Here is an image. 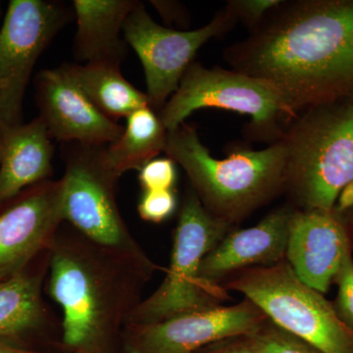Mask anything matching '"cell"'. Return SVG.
I'll return each mask as SVG.
<instances>
[{
	"mask_svg": "<svg viewBox=\"0 0 353 353\" xmlns=\"http://www.w3.org/2000/svg\"><path fill=\"white\" fill-rule=\"evenodd\" d=\"M243 294L281 328L323 353H353V329L341 321L333 303L303 284L287 260L234 274L222 284Z\"/></svg>",
	"mask_w": 353,
	"mask_h": 353,
	"instance_id": "obj_7",
	"label": "cell"
},
{
	"mask_svg": "<svg viewBox=\"0 0 353 353\" xmlns=\"http://www.w3.org/2000/svg\"><path fill=\"white\" fill-rule=\"evenodd\" d=\"M334 209L353 238V183L343 190Z\"/></svg>",
	"mask_w": 353,
	"mask_h": 353,
	"instance_id": "obj_27",
	"label": "cell"
},
{
	"mask_svg": "<svg viewBox=\"0 0 353 353\" xmlns=\"http://www.w3.org/2000/svg\"><path fill=\"white\" fill-rule=\"evenodd\" d=\"M243 338L256 353H323L269 318Z\"/></svg>",
	"mask_w": 353,
	"mask_h": 353,
	"instance_id": "obj_21",
	"label": "cell"
},
{
	"mask_svg": "<svg viewBox=\"0 0 353 353\" xmlns=\"http://www.w3.org/2000/svg\"><path fill=\"white\" fill-rule=\"evenodd\" d=\"M152 6L159 11L165 20L176 21L180 23L183 19L182 6L176 2L152 1Z\"/></svg>",
	"mask_w": 353,
	"mask_h": 353,
	"instance_id": "obj_28",
	"label": "cell"
},
{
	"mask_svg": "<svg viewBox=\"0 0 353 353\" xmlns=\"http://www.w3.org/2000/svg\"><path fill=\"white\" fill-rule=\"evenodd\" d=\"M73 15L61 2H9L0 27V127L24 123L23 103L34 65Z\"/></svg>",
	"mask_w": 353,
	"mask_h": 353,
	"instance_id": "obj_9",
	"label": "cell"
},
{
	"mask_svg": "<svg viewBox=\"0 0 353 353\" xmlns=\"http://www.w3.org/2000/svg\"><path fill=\"white\" fill-rule=\"evenodd\" d=\"M178 201L175 190L143 192L138 204L141 219L152 223H162L175 213Z\"/></svg>",
	"mask_w": 353,
	"mask_h": 353,
	"instance_id": "obj_23",
	"label": "cell"
},
{
	"mask_svg": "<svg viewBox=\"0 0 353 353\" xmlns=\"http://www.w3.org/2000/svg\"><path fill=\"white\" fill-rule=\"evenodd\" d=\"M63 223L60 179L32 185L0 203V282L50 250Z\"/></svg>",
	"mask_w": 353,
	"mask_h": 353,
	"instance_id": "obj_12",
	"label": "cell"
},
{
	"mask_svg": "<svg viewBox=\"0 0 353 353\" xmlns=\"http://www.w3.org/2000/svg\"><path fill=\"white\" fill-rule=\"evenodd\" d=\"M69 75L95 108L112 121L150 108L145 92L134 88L112 64H63Z\"/></svg>",
	"mask_w": 353,
	"mask_h": 353,
	"instance_id": "obj_19",
	"label": "cell"
},
{
	"mask_svg": "<svg viewBox=\"0 0 353 353\" xmlns=\"http://www.w3.org/2000/svg\"><path fill=\"white\" fill-rule=\"evenodd\" d=\"M143 192L174 190L176 182V164L171 158H155L139 171Z\"/></svg>",
	"mask_w": 353,
	"mask_h": 353,
	"instance_id": "obj_22",
	"label": "cell"
},
{
	"mask_svg": "<svg viewBox=\"0 0 353 353\" xmlns=\"http://www.w3.org/2000/svg\"><path fill=\"white\" fill-rule=\"evenodd\" d=\"M197 353H256L252 350L245 341L243 336H234V338L226 339L216 341L212 345L202 348Z\"/></svg>",
	"mask_w": 353,
	"mask_h": 353,
	"instance_id": "obj_26",
	"label": "cell"
},
{
	"mask_svg": "<svg viewBox=\"0 0 353 353\" xmlns=\"http://www.w3.org/2000/svg\"><path fill=\"white\" fill-rule=\"evenodd\" d=\"M202 108H220L252 117L248 136L270 145L284 138L297 117L269 83L234 70L209 69L194 61L183 76L175 94L160 110L167 131L176 129Z\"/></svg>",
	"mask_w": 353,
	"mask_h": 353,
	"instance_id": "obj_6",
	"label": "cell"
},
{
	"mask_svg": "<svg viewBox=\"0 0 353 353\" xmlns=\"http://www.w3.org/2000/svg\"><path fill=\"white\" fill-rule=\"evenodd\" d=\"M234 227L209 214L192 188L183 199L174 232L170 266L162 284L143 299L127 325H150L176 316L224 305L229 301L222 285L201 277L202 260Z\"/></svg>",
	"mask_w": 353,
	"mask_h": 353,
	"instance_id": "obj_5",
	"label": "cell"
},
{
	"mask_svg": "<svg viewBox=\"0 0 353 353\" xmlns=\"http://www.w3.org/2000/svg\"><path fill=\"white\" fill-rule=\"evenodd\" d=\"M39 117L52 139L63 143L108 145L125 127L109 119L83 94L64 65L43 70L34 78Z\"/></svg>",
	"mask_w": 353,
	"mask_h": 353,
	"instance_id": "obj_13",
	"label": "cell"
},
{
	"mask_svg": "<svg viewBox=\"0 0 353 353\" xmlns=\"http://www.w3.org/2000/svg\"><path fill=\"white\" fill-rule=\"evenodd\" d=\"M238 22L226 4L208 25L194 31H176L155 22L139 1L128 16L123 37L143 64L145 94L153 110L159 113L175 94L199 48L211 39L226 34Z\"/></svg>",
	"mask_w": 353,
	"mask_h": 353,
	"instance_id": "obj_10",
	"label": "cell"
},
{
	"mask_svg": "<svg viewBox=\"0 0 353 353\" xmlns=\"http://www.w3.org/2000/svg\"><path fill=\"white\" fill-rule=\"evenodd\" d=\"M106 145L64 143L62 183L64 222L90 240L137 257H146L118 206V181L104 150Z\"/></svg>",
	"mask_w": 353,
	"mask_h": 353,
	"instance_id": "obj_8",
	"label": "cell"
},
{
	"mask_svg": "<svg viewBox=\"0 0 353 353\" xmlns=\"http://www.w3.org/2000/svg\"><path fill=\"white\" fill-rule=\"evenodd\" d=\"M69 353H88V352H69Z\"/></svg>",
	"mask_w": 353,
	"mask_h": 353,
	"instance_id": "obj_31",
	"label": "cell"
},
{
	"mask_svg": "<svg viewBox=\"0 0 353 353\" xmlns=\"http://www.w3.org/2000/svg\"><path fill=\"white\" fill-rule=\"evenodd\" d=\"M137 0H75L77 19L74 57L83 64L120 66L126 59L128 44L123 28Z\"/></svg>",
	"mask_w": 353,
	"mask_h": 353,
	"instance_id": "obj_18",
	"label": "cell"
},
{
	"mask_svg": "<svg viewBox=\"0 0 353 353\" xmlns=\"http://www.w3.org/2000/svg\"><path fill=\"white\" fill-rule=\"evenodd\" d=\"M168 131L159 114L152 108L139 109L127 118L121 138L105 146L104 154L118 175L141 170L148 162L165 152Z\"/></svg>",
	"mask_w": 353,
	"mask_h": 353,
	"instance_id": "obj_20",
	"label": "cell"
},
{
	"mask_svg": "<svg viewBox=\"0 0 353 353\" xmlns=\"http://www.w3.org/2000/svg\"><path fill=\"white\" fill-rule=\"evenodd\" d=\"M350 252L353 238L334 208L294 210L285 260L303 284L328 292Z\"/></svg>",
	"mask_w": 353,
	"mask_h": 353,
	"instance_id": "obj_14",
	"label": "cell"
},
{
	"mask_svg": "<svg viewBox=\"0 0 353 353\" xmlns=\"http://www.w3.org/2000/svg\"><path fill=\"white\" fill-rule=\"evenodd\" d=\"M0 353H43L34 352V350H27L17 347V345H11L6 341H0Z\"/></svg>",
	"mask_w": 353,
	"mask_h": 353,
	"instance_id": "obj_29",
	"label": "cell"
},
{
	"mask_svg": "<svg viewBox=\"0 0 353 353\" xmlns=\"http://www.w3.org/2000/svg\"><path fill=\"white\" fill-rule=\"evenodd\" d=\"M268 319L245 299L233 305H220L176 316L150 325H127L123 333L126 353H197L209 345L252 333Z\"/></svg>",
	"mask_w": 353,
	"mask_h": 353,
	"instance_id": "obj_11",
	"label": "cell"
},
{
	"mask_svg": "<svg viewBox=\"0 0 353 353\" xmlns=\"http://www.w3.org/2000/svg\"><path fill=\"white\" fill-rule=\"evenodd\" d=\"M281 0H230L227 6L252 31Z\"/></svg>",
	"mask_w": 353,
	"mask_h": 353,
	"instance_id": "obj_25",
	"label": "cell"
},
{
	"mask_svg": "<svg viewBox=\"0 0 353 353\" xmlns=\"http://www.w3.org/2000/svg\"><path fill=\"white\" fill-rule=\"evenodd\" d=\"M224 60L272 85L296 115L352 97L353 0L281 1Z\"/></svg>",
	"mask_w": 353,
	"mask_h": 353,
	"instance_id": "obj_1",
	"label": "cell"
},
{
	"mask_svg": "<svg viewBox=\"0 0 353 353\" xmlns=\"http://www.w3.org/2000/svg\"><path fill=\"white\" fill-rule=\"evenodd\" d=\"M158 265L90 240L68 223L50 246L46 292L62 310L69 352L112 353Z\"/></svg>",
	"mask_w": 353,
	"mask_h": 353,
	"instance_id": "obj_2",
	"label": "cell"
},
{
	"mask_svg": "<svg viewBox=\"0 0 353 353\" xmlns=\"http://www.w3.org/2000/svg\"><path fill=\"white\" fill-rule=\"evenodd\" d=\"M338 294L333 305L341 321L353 329V252L348 253L334 278Z\"/></svg>",
	"mask_w": 353,
	"mask_h": 353,
	"instance_id": "obj_24",
	"label": "cell"
},
{
	"mask_svg": "<svg viewBox=\"0 0 353 353\" xmlns=\"http://www.w3.org/2000/svg\"><path fill=\"white\" fill-rule=\"evenodd\" d=\"M294 210L287 203L255 226L230 232L202 260L201 277L208 284L222 285L238 272L284 261Z\"/></svg>",
	"mask_w": 353,
	"mask_h": 353,
	"instance_id": "obj_15",
	"label": "cell"
},
{
	"mask_svg": "<svg viewBox=\"0 0 353 353\" xmlns=\"http://www.w3.org/2000/svg\"><path fill=\"white\" fill-rule=\"evenodd\" d=\"M46 273L37 265L0 282V341L36 350L34 341L57 331L58 318L44 301Z\"/></svg>",
	"mask_w": 353,
	"mask_h": 353,
	"instance_id": "obj_16",
	"label": "cell"
},
{
	"mask_svg": "<svg viewBox=\"0 0 353 353\" xmlns=\"http://www.w3.org/2000/svg\"><path fill=\"white\" fill-rule=\"evenodd\" d=\"M54 148L41 118L0 127V203L51 180Z\"/></svg>",
	"mask_w": 353,
	"mask_h": 353,
	"instance_id": "obj_17",
	"label": "cell"
},
{
	"mask_svg": "<svg viewBox=\"0 0 353 353\" xmlns=\"http://www.w3.org/2000/svg\"><path fill=\"white\" fill-rule=\"evenodd\" d=\"M167 157L180 165L204 209L231 226L284 194L287 146L284 139L261 150L238 148L216 159L194 127L183 123L168 132Z\"/></svg>",
	"mask_w": 353,
	"mask_h": 353,
	"instance_id": "obj_3",
	"label": "cell"
},
{
	"mask_svg": "<svg viewBox=\"0 0 353 353\" xmlns=\"http://www.w3.org/2000/svg\"><path fill=\"white\" fill-rule=\"evenodd\" d=\"M1 12H2V10H1V2H0V16H1Z\"/></svg>",
	"mask_w": 353,
	"mask_h": 353,
	"instance_id": "obj_30",
	"label": "cell"
},
{
	"mask_svg": "<svg viewBox=\"0 0 353 353\" xmlns=\"http://www.w3.org/2000/svg\"><path fill=\"white\" fill-rule=\"evenodd\" d=\"M283 139L288 203L297 210L333 209L353 183V95L305 109Z\"/></svg>",
	"mask_w": 353,
	"mask_h": 353,
	"instance_id": "obj_4",
	"label": "cell"
}]
</instances>
